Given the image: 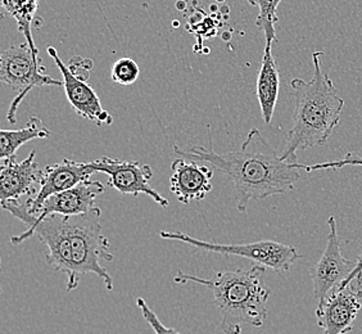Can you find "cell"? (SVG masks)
I'll use <instances>...</instances> for the list:
<instances>
[{"label": "cell", "instance_id": "6da1fadb", "mask_svg": "<svg viewBox=\"0 0 362 334\" xmlns=\"http://www.w3.org/2000/svg\"><path fill=\"white\" fill-rule=\"evenodd\" d=\"M175 154L184 160L209 163L229 178L234 185L239 212L251 201L291 192L300 179L298 170L306 165L281 160L258 129H252L239 151L217 154L209 137V148L194 146L188 149L175 146Z\"/></svg>", "mask_w": 362, "mask_h": 334}, {"label": "cell", "instance_id": "7a4b0ae2", "mask_svg": "<svg viewBox=\"0 0 362 334\" xmlns=\"http://www.w3.org/2000/svg\"><path fill=\"white\" fill-rule=\"evenodd\" d=\"M324 52L313 54L314 75L310 81L293 79L291 81L296 110L293 125L286 135V146L280 154L281 160L297 163V152L327 144L333 130L341 121L344 99L329 74L321 70Z\"/></svg>", "mask_w": 362, "mask_h": 334}, {"label": "cell", "instance_id": "3957f363", "mask_svg": "<svg viewBox=\"0 0 362 334\" xmlns=\"http://www.w3.org/2000/svg\"><path fill=\"white\" fill-rule=\"evenodd\" d=\"M176 284L197 283L214 294L221 313L220 328L225 334H240L244 326L262 327L267 319V301L272 289L266 284V267L253 265L250 269L221 270L211 278H201L179 270Z\"/></svg>", "mask_w": 362, "mask_h": 334}, {"label": "cell", "instance_id": "277c9868", "mask_svg": "<svg viewBox=\"0 0 362 334\" xmlns=\"http://www.w3.org/2000/svg\"><path fill=\"white\" fill-rule=\"evenodd\" d=\"M102 211L94 207L83 215L67 216L71 243V272L66 291H75L81 277L95 274L103 280L107 291H113V279L102 261H112L113 252L100 224Z\"/></svg>", "mask_w": 362, "mask_h": 334}, {"label": "cell", "instance_id": "5b68a950", "mask_svg": "<svg viewBox=\"0 0 362 334\" xmlns=\"http://www.w3.org/2000/svg\"><path fill=\"white\" fill-rule=\"evenodd\" d=\"M160 238L168 241L182 242L193 247L194 250H209L225 256H239L248 258L255 265L264 266L276 272H286L292 269L293 265L302 258L293 246L280 243L275 241H259L250 244H220L206 242L197 238L190 237L180 231H160Z\"/></svg>", "mask_w": 362, "mask_h": 334}, {"label": "cell", "instance_id": "8992f818", "mask_svg": "<svg viewBox=\"0 0 362 334\" xmlns=\"http://www.w3.org/2000/svg\"><path fill=\"white\" fill-rule=\"evenodd\" d=\"M0 80L17 93L8 111L7 119L11 124L17 122V110L23 98L34 88L63 85V81L44 74L42 59L33 52L28 42L12 45L3 52L0 57Z\"/></svg>", "mask_w": 362, "mask_h": 334}, {"label": "cell", "instance_id": "52a82bcc", "mask_svg": "<svg viewBox=\"0 0 362 334\" xmlns=\"http://www.w3.org/2000/svg\"><path fill=\"white\" fill-rule=\"evenodd\" d=\"M105 192V187L100 181L86 180L78 184L75 188L64 190L61 193L50 195L47 198L36 215H30L23 203L8 202L1 205L3 209H7L9 214L21 220L22 223H39L45 220L49 216H76L89 212L95 207V200L98 195Z\"/></svg>", "mask_w": 362, "mask_h": 334}, {"label": "cell", "instance_id": "ba28073f", "mask_svg": "<svg viewBox=\"0 0 362 334\" xmlns=\"http://www.w3.org/2000/svg\"><path fill=\"white\" fill-rule=\"evenodd\" d=\"M89 167L95 173L108 175V185L119 190L121 195L151 197L160 207H168L170 202L157 190H154L149 180L153 178V170L149 165H143L138 161L119 160L110 159L107 156L99 160L89 161Z\"/></svg>", "mask_w": 362, "mask_h": 334}, {"label": "cell", "instance_id": "9c48e42d", "mask_svg": "<svg viewBox=\"0 0 362 334\" xmlns=\"http://www.w3.org/2000/svg\"><path fill=\"white\" fill-rule=\"evenodd\" d=\"M327 224L329 236L325 250L322 252L320 260L310 270V278L314 284L315 299L319 302H322L327 296L338 289L349 279L351 272L356 267V261L352 263L341 253L334 216L329 217Z\"/></svg>", "mask_w": 362, "mask_h": 334}, {"label": "cell", "instance_id": "30bf717a", "mask_svg": "<svg viewBox=\"0 0 362 334\" xmlns=\"http://www.w3.org/2000/svg\"><path fill=\"white\" fill-rule=\"evenodd\" d=\"M362 306V278H356L349 286L334 292L316 309L317 326L324 334H346L354 330L357 315Z\"/></svg>", "mask_w": 362, "mask_h": 334}, {"label": "cell", "instance_id": "8fae6325", "mask_svg": "<svg viewBox=\"0 0 362 334\" xmlns=\"http://www.w3.org/2000/svg\"><path fill=\"white\" fill-rule=\"evenodd\" d=\"M48 54L53 58L59 72L62 74L63 89L71 107L83 119L89 120L98 125L112 124L113 119L108 112L103 110L95 91L85 80L77 77L70 67L63 62L56 49L48 47Z\"/></svg>", "mask_w": 362, "mask_h": 334}, {"label": "cell", "instance_id": "7c38bea8", "mask_svg": "<svg viewBox=\"0 0 362 334\" xmlns=\"http://www.w3.org/2000/svg\"><path fill=\"white\" fill-rule=\"evenodd\" d=\"M94 173L88 162H76L70 159H64L61 163L49 165L44 168L40 188L23 206L30 215H36L37 209L50 195L75 188L83 181L89 180Z\"/></svg>", "mask_w": 362, "mask_h": 334}, {"label": "cell", "instance_id": "4fadbf2b", "mask_svg": "<svg viewBox=\"0 0 362 334\" xmlns=\"http://www.w3.org/2000/svg\"><path fill=\"white\" fill-rule=\"evenodd\" d=\"M36 152L31 151L18 162L16 156L3 161L0 167V202H17L22 195H31L35 184H40L44 170L36 163Z\"/></svg>", "mask_w": 362, "mask_h": 334}, {"label": "cell", "instance_id": "5bb4252c", "mask_svg": "<svg viewBox=\"0 0 362 334\" xmlns=\"http://www.w3.org/2000/svg\"><path fill=\"white\" fill-rule=\"evenodd\" d=\"M171 192L182 205L202 201L212 190L214 170L194 161L177 159L171 163Z\"/></svg>", "mask_w": 362, "mask_h": 334}, {"label": "cell", "instance_id": "9a60e30c", "mask_svg": "<svg viewBox=\"0 0 362 334\" xmlns=\"http://www.w3.org/2000/svg\"><path fill=\"white\" fill-rule=\"evenodd\" d=\"M280 91V74L278 64L272 56V42H266L265 52L261 62L256 84V96L261 107L265 124H272Z\"/></svg>", "mask_w": 362, "mask_h": 334}, {"label": "cell", "instance_id": "2e32d148", "mask_svg": "<svg viewBox=\"0 0 362 334\" xmlns=\"http://www.w3.org/2000/svg\"><path fill=\"white\" fill-rule=\"evenodd\" d=\"M52 132L39 117H31L20 130H0V159L7 160L30 140L48 139Z\"/></svg>", "mask_w": 362, "mask_h": 334}, {"label": "cell", "instance_id": "e0dca14e", "mask_svg": "<svg viewBox=\"0 0 362 334\" xmlns=\"http://www.w3.org/2000/svg\"><path fill=\"white\" fill-rule=\"evenodd\" d=\"M1 7L11 17H13L18 31L26 38V42L33 49V52L39 56V50L33 39V22L35 20L36 11L40 0H0Z\"/></svg>", "mask_w": 362, "mask_h": 334}, {"label": "cell", "instance_id": "ac0fdd59", "mask_svg": "<svg viewBox=\"0 0 362 334\" xmlns=\"http://www.w3.org/2000/svg\"><path fill=\"white\" fill-rule=\"evenodd\" d=\"M283 0H248L253 7H258L259 13L256 18V26L265 34L266 42H278L276 23L279 21L278 7Z\"/></svg>", "mask_w": 362, "mask_h": 334}, {"label": "cell", "instance_id": "d6986e66", "mask_svg": "<svg viewBox=\"0 0 362 334\" xmlns=\"http://www.w3.org/2000/svg\"><path fill=\"white\" fill-rule=\"evenodd\" d=\"M140 69L133 58L124 57L112 64L111 77L115 83L119 85H132L139 77Z\"/></svg>", "mask_w": 362, "mask_h": 334}, {"label": "cell", "instance_id": "ffe728a7", "mask_svg": "<svg viewBox=\"0 0 362 334\" xmlns=\"http://www.w3.org/2000/svg\"><path fill=\"white\" fill-rule=\"evenodd\" d=\"M136 305L139 307L143 318L146 319V323L153 329L154 333L181 334L180 332H177L174 328L166 327V326L160 321V318L157 316V313H154L153 310L148 306L146 299L139 297V299H136Z\"/></svg>", "mask_w": 362, "mask_h": 334}, {"label": "cell", "instance_id": "44dd1931", "mask_svg": "<svg viewBox=\"0 0 362 334\" xmlns=\"http://www.w3.org/2000/svg\"><path fill=\"white\" fill-rule=\"evenodd\" d=\"M347 166H361L362 167V157L358 154L349 152L346 154L341 160L330 161V162H324V163H315V165H310V166L305 167L307 173L311 171H317V170H341L343 167Z\"/></svg>", "mask_w": 362, "mask_h": 334}, {"label": "cell", "instance_id": "7402d4cb", "mask_svg": "<svg viewBox=\"0 0 362 334\" xmlns=\"http://www.w3.org/2000/svg\"><path fill=\"white\" fill-rule=\"evenodd\" d=\"M356 278H362V250L360 252V255H358V258H356V267L354 272H351V275H349V279L341 284L339 288H343V287L349 286V283Z\"/></svg>", "mask_w": 362, "mask_h": 334}]
</instances>
